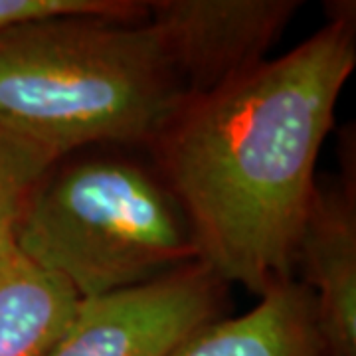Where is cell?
Segmentation results:
<instances>
[{
	"mask_svg": "<svg viewBox=\"0 0 356 356\" xmlns=\"http://www.w3.org/2000/svg\"><path fill=\"white\" fill-rule=\"evenodd\" d=\"M285 56L191 97L147 149L192 229L198 261L255 297L295 277L317 159L356 65V4Z\"/></svg>",
	"mask_w": 356,
	"mask_h": 356,
	"instance_id": "1",
	"label": "cell"
},
{
	"mask_svg": "<svg viewBox=\"0 0 356 356\" xmlns=\"http://www.w3.org/2000/svg\"><path fill=\"white\" fill-rule=\"evenodd\" d=\"M184 102L147 18L51 16L0 32V129L56 161L147 151Z\"/></svg>",
	"mask_w": 356,
	"mask_h": 356,
	"instance_id": "2",
	"label": "cell"
},
{
	"mask_svg": "<svg viewBox=\"0 0 356 356\" xmlns=\"http://www.w3.org/2000/svg\"><path fill=\"white\" fill-rule=\"evenodd\" d=\"M14 245L79 299L198 261L188 220L159 170L121 153L56 161L26 200Z\"/></svg>",
	"mask_w": 356,
	"mask_h": 356,
	"instance_id": "3",
	"label": "cell"
},
{
	"mask_svg": "<svg viewBox=\"0 0 356 356\" xmlns=\"http://www.w3.org/2000/svg\"><path fill=\"white\" fill-rule=\"evenodd\" d=\"M228 285L202 261L129 289L79 299L48 356H168L224 315Z\"/></svg>",
	"mask_w": 356,
	"mask_h": 356,
	"instance_id": "4",
	"label": "cell"
},
{
	"mask_svg": "<svg viewBox=\"0 0 356 356\" xmlns=\"http://www.w3.org/2000/svg\"><path fill=\"white\" fill-rule=\"evenodd\" d=\"M301 6L299 0H147V20L191 99L264 64Z\"/></svg>",
	"mask_w": 356,
	"mask_h": 356,
	"instance_id": "5",
	"label": "cell"
},
{
	"mask_svg": "<svg viewBox=\"0 0 356 356\" xmlns=\"http://www.w3.org/2000/svg\"><path fill=\"white\" fill-rule=\"evenodd\" d=\"M295 269L301 271L317 315L323 356H356L355 161L341 177L317 180L301 229Z\"/></svg>",
	"mask_w": 356,
	"mask_h": 356,
	"instance_id": "6",
	"label": "cell"
},
{
	"mask_svg": "<svg viewBox=\"0 0 356 356\" xmlns=\"http://www.w3.org/2000/svg\"><path fill=\"white\" fill-rule=\"evenodd\" d=\"M168 356H323L313 297L297 277L277 281L252 311L204 325Z\"/></svg>",
	"mask_w": 356,
	"mask_h": 356,
	"instance_id": "7",
	"label": "cell"
},
{
	"mask_svg": "<svg viewBox=\"0 0 356 356\" xmlns=\"http://www.w3.org/2000/svg\"><path fill=\"white\" fill-rule=\"evenodd\" d=\"M79 297L70 283L32 264L13 243L0 250V356H48Z\"/></svg>",
	"mask_w": 356,
	"mask_h": 356,
	"instance_id": "8",
	"label": "cell"
},
{
	"mask_svg": "<svg viewBox=\"0 0 356 356\" xmlns=\"http://www.w3.org/2000/svg\"><path fill=\"white\" fill-rule=\"evenodd\" d=\"M54 163L50 154L0 129V250L14 242L26 200Z\"/></svg>",
	"mask_w": 356,
	"mask_h": 356,
	"instance_id": "9",
	"label": "cell"
},
{
	"mask_svg": "<svg viewBox=\"0 0 356 356\" xmlns=\"http://www.w3.org/2000/svg\"><path fill=\"white\" fill-rule=\"evenodd\" d=\"M74 14L147 18V0H0V32L30 20Z\"/></svg>",
	"mask_w": 356,
	"mask_h": 356,
	"instance_id": "10",
	"label": "cell"
}]
</instances>
